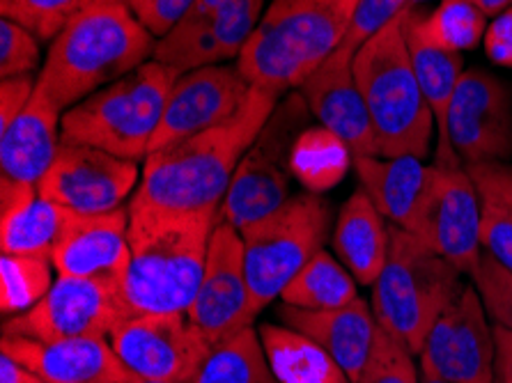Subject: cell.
<instances>
[{
    "mask_svg": "<svg viewBox=\"0 0 512 383\" xmlns=\"http://www.w3.org/2000/svg\"><path fill=\"white\" fill-rule=\"evenodd\" d=\"M278 97L251 90L235 117L147 154L129 205L164 211H219L244 154L276 111Z\"/></svg>",
    "mask_w": 512,
    "mask_h": 383,
    "instance_id": "1",
    "label": "cell"
},
{
    "mask_svg": "<svg viewBox=\"0 0 512 383\" xmlns=\"http://www.w3.org/2000/svg\"><path fill=\"white\" fill-rule=\"evenodd\" d=\"M219 211L129 205V267L120 280L129 317L186 312L203 278Z\"/></svg>",
    "mask_w": 512,
    "mask_h": 383,
    "instance_id": "2",
    "label": "cell"
},
{
    "mask_svg": "<svg viewBox=\"0 0 512 383\" xmlns=\"http://www.w3.org/2000/svg\"><path fill=\"white\" fill-rule=\"evenodd\" d=\"M154 37L124 0L90 3L60 30L37 90L62 113L154 58Z\"/></svg>",
    "mask_w": 512,
    "mask_h": 383,
    "instance_id": "3",
    "label": "cell"
},
{
    "mask_svg": "<svg viewBox=\"0 0 512 383\" xmlns=\"http://www.w3.org/2000/svg\"><path fill=\"white\" fill-rule=\"evenodd\" d=\"M359 0H271L237 67L255 88L299 90L340 49Z\"/></svg>",
    "mask_w": 512,
    "mask_h": 383,
    "instance_id": "4",
    "label": "cell"
},
{
    "mask_svg": "<svg viewBox=\"0 0 512 383\" xmlns=\"http://www.w3.org/2000/svg\"><path fill=\"white\" fill-rule=\"evenodd\" d=\"M402 17L370 37L354 56V78L370 113L379 156L398 159L430 154L434 115L411 67Z\"/></svg>",
    "mask_w": 512,
    "mask_h": 383,
    "instance_id": "5",
    "label": "cell"
},
{
    "mask_svg": "<svg viewBox=\"0 0 512 383\" xmlns=\"http://www.w3.org/2000/svg\"><path fill=\"white\" fill-rule=\"evenodd\" d=\"M180 76L164 62L147 60L65 111L62 143L95 147L129 161L147 159L170 90Z\"/></svg>",
    "mask_w": 512,
    "mask_h": 383,
    "instance_id": "6",
    "label": "cell"
},
{
    "mask_svg": "<svg viewBox=\"0 0 512 383\" xmlns=\"http://www.w3.org/2000/svg\"><path fill=\"white\" fill-rule=\"evenodd\" d=\"M462 271L414 234L391 225V248L377 283L372 312L377 324L418 356L430 328L462 292Z\"/></svg>",
    "mask_w": 512,
    "mask_h": 383,
    "instance_id": "7",
    "label": "cell"
},
{
    "mask_svg": "<svg viewBox=\"0 0 512 383\" xmlns=\"http://www.w3.org/2000/svg\"><path fill=\"white\" fill-rule=\"evenodd\" d=\"M331 225V207L320 193L294 195L239 232L244 241L253 315L283 294L287 283L320 253Z\"/></svg>",
    "mask_w": 512,
    "mask_h": 383,
    "instance_id": "8",
    "label": "cell"
},
{
    "mask_svg": "<svg viewBox=\"0 0 512 383\" xmlns=\"http://www.w3.org/2000/svg\"><path fill=\"white\" fill-rule=\"evenodd\" d=\"M306 108L304 97L299 95L278 106L269 117L258 140L239 161L226 200L219 209V223H228L242 232L246 225L260 221L290 200V161Z\"/></svg>",
    "mask_w": 512,
    "mask_h": 383,
    "instance_id": "9",
    "label": "cell"
},
{
    "mask_svg": "<svg viewBox=\"0 0 512 383\" xmlns=\"http://www.w3.org/2000/svg\"><path fill=\"white\" fill-rule=\"evenodd\" d=\"M127 319L120 280L58 276L37 306L5 319L3 338L37 342L111 338Z\"/></svg>",
    "mask_w": 512,
    "mask_h": 383,
    "instance_id": "10",
    "label": "cell"
},
{
    "mask_svg": "<svg viewBox=\"0 0 512 383\" xmlns=\"http://www.w3.org/2000/svg\"><path fill=\"white\" fill-rule=\"evenodd\" d=\"M108 340L134 377L157 383H189L214 349L186 312L129 317Z\"/></svg>",
    "mask_w": 512,
    "mask_h": 383,
    "instance_id": "11",
    "label": "cell"
},
{
    "mask_svg": "<svg viewBox=\"0 0 512 383\" xmlns=\"http://www.w3.org/2000/svg\"><path fill=\"white\" fill-rule=\"evenodd\" d=\"M421 372L451 383H499L496 338L483 301L473 285H464L457 299L430 328L423 342Z\"/></svg>",
    "mask_w": 512,
    "mask_h": 383,
    "instance_id": "12",
    "label": "cell"
},
{
    "mask_svg": "<svg viewBox=\"0 0 512 383\" xmlns=\"http://www.w3.org/2000/svg\"><path fill=\"white\" fill-rule=\"evenodd\" d=\"M138 177L136 161L95 147L60 143L56 161L37 191L74 214H108L124 207V200L141 184Z\"/></svg>",
    "mask_w": 512,
    "mask_h": 383,
    "instance_id": "13",
    "label": "cell"
},
{
    "mask_svg": "<svg viewBox=\"0 0 512 383\" xmlns=\"http://www.w3.org/2000/svg\"><path fill=\"white\" fill-rule=\"evenodd\" d=\"M448 138L464 166L512 156V95L485 69L462 74L448 111Z\"/></svg>",
    "mask_w": 512,
    "mask_h": 383,
    "instance_id": "14",
    "label": "cell"
},
{
    "mask_svg": "<svg viewBox=\"0 0 512 383\" xmlns=\"http://www.w3.org/2000/svg\"><path fill=\"white\" fill-rule=\"evenodd\" d=\"M186 315L214 345L253 326L244 241L228 223H219L212 232L203 278Z\"/></svg>",
    "mask_w": 512,
    "mask_h": 383,
    "instance_id": "15",
    "label": "cell"
},
{
    "mask_svg": "<svg viewBox=\"0 0 512 383\" xmlns=\"http://www.w3.org/2000/svg\"><path fill=\"white\" fill-rule=\"evenodd\" d=\"M418 239L437 250L462 273L471 276V271L476 269L483 253L480 191L467 166L444 168L434 163Z\"/></svg>",
    "mask_w": 512,
    "mask_h": 383,
    "instance_id": "16",
    "label": "cell"
},
{
    "mask_svg": "<svg viewBox=\"0 0 512 383\" xmlns=\"http://www.w3.org/2000/svg\"><path fill=\"white\" fill-rule=\"evenodd\" d=\"M251 90L253 85L237 65H209L182 74L170 90L150 154L228 122L239 113Z\"/></svg>",
    "mask_w": 512,
    "mask_h": 383,
    "instance_id": "17",
    "label": "cell"
},
{
    "mask_svg": "<svg viewBox=\"0 0 512 383\" xmlns=\"http://www.w3.org/2000/svg\"><path fill=\"white\" fill-rule=\"evenodd\" d=\"M299 95L322 127L349 147L354 159L379 156L366 101L354 78V56L338 49L301 83Z\"/></svg>",
    "mask_w": 512,
    "mask_h": 383,
    "instance_id": "18",
    "label": "cell"
},
{
    "mask_svg": "<svg viewBox=\"0 0 512 383\" xmlns=\"http://www.w3.org/2000/svg\"><path fill=\"white\" fill-rule=\"evenodd\" d=\"M129 207L108 214H69L51 262L58 276L122 280L129 267Z\"/></svg>",
    "mask_w": 512,
    "mask_h": 383,
    "instance_id": "19",
    "label": "cell"
},
{
    "mask_svg": "<svg viewBox=\"0 0 512 383\" xmlns=\"http://www.w3.org/2000/svg\"><path fill=\"white\" fill-rule=\"evenodd\" d=\"M0 347L44 383H129L134 377L106 338H3Z\"/></svg>",
    "mask_w": 512,
    "mask_h": 383,
    "instance_id": "20",
    "label": "cell"
},
{
    "mask_svg": "<svg viewBox=\"0 0 512 383\" xmlns=\"http://www.w3.org/2000/svg\"><path fill=\"white\" fill-rule=\"evenodd\" d=\"M265 0H239L221 17L203 23L182 21L173 33L159 39L154 58L177 69L180 74L193 69L223 65L242 56L248 37L260 23Z\"/></svg>",
    "mask_w": 512,
    "mask_h": 383,
    "instance_id": "21",
    "label": "cell"
},
{
    "mask_svg": "<svg viewBox=\"0 0 512 383\" xmlns=\"http://www.w3.org/2000/svg\"><path fill=\"white\" fill-rule=\"evenodd\" d=\"M402 33L407 39L418 85L428 101L434 122H437V166H462L460 156L455 154L451 138H448V111H451L457 83L464 74L462 53L446 49L444 44L437 42L425 21V12H418L416 7H411L402 17Z\"/></svg>",
    "mask_w": 512,
    "mask_h": 383,
    "instance_id": "22",
    "label": "cell"
},
{
    "mask_svg": "<svg viewBox=\"0 0 512 383\" xmlns=\"http://www.w3.org/2000/svg\"><path fill=\"white\" fill-rule=\"evenodd\" d=\"M278 317L317 342L336 361L352 383L359 381L366 367L372 345L377 338V317L363 299H356L343 308L331 310H301L292 306L278 308Z\"/></svg>",
    "mask_w": 512,
    "mask_h": 383,
    "instance_id": "23",
    "label": "cell"
},
{
    "mask_svg": "<svg viewBox=\"0 0 512 383\" xmlns=\"http://www.w3.org/2000/svg\"><path fill=\"white\" fill-rule=\"evenodd\" d=\"M354 168L361 191L372 200L379 214L395 228L418 237L432 166H423L416 156H398V159L361 156L354 159Z\"/></svg>",
    "mask_w": 512,
    "mask_h": 383,
    "instance_id": "24",
    "label": "cell"
},
{
    "mask_svg": "<svg viewBox=\"0 0 512 383\" xmlns=\"http://www.w3.org/2000/svg\"><path fill=\"white\" fill-rule=\"evenodd\" d=\"M69 214L40 195L35 184L0 179V246L5 255L51 257Z\"/></svg>",
    "mask_w": 512,
    "mask_h": 383,
    "instance_id": "25",
    "label": "cell"
},
{
    "mask_svg": "<svg viewBox=\"0 0 512 383\" xmlns=\"http://www.w3.org/2000/svg\"><path fill=\"white\" fill-rule=\"evenodd\" d=\"M62 113L40 90L7 131L0 134L3 177L40 186L62 143Z\"/></svg>",
    "mask_w": 512,
    "mask_h": 383,
    "instance_id": "26",
    "label": "cell"
},
{
    "mask_svg": "<svg viewBox=\"0 0 512 383\" xmlns=\"http://www.w3.org/2000/svg\"><path fill=\"white\" fill-rule=\"evenodd\" d=\"M333 248L359 285H375L391 248V223L361 189L349 195L333 228Z\"/></svg>",
    "mask_w": 512,
    "mask_h": 383,
    "instance_id": "27",
    "label": "cell"
},
{
    "mask_svg": "<svg viewBox=\"0 0 512 383\" xmlns=\"http://www.w3.org/2000/svg\"><path fill=\"white\" fill-rule=\"evenodd\" d=\"M260 340L278 383H352L327 349L290 326L262 324Z\"/></svg>",
    "mask_w": 512,
    "mask_h": 383,
    "instance_id": "28",
    "label": "cell"
},
{
    "mask_svg": "<svg viewBox=\"0 0 512 383\" xmlns=\"http://www.w3.org/2000/svg\"><path fill=\"white\" fill-rule=\"evenodd\" d=\"M359 299L356 280L343 262L320 250L283 289L281 301L285 306L301 310H331L343 308Z\"/></svg>",
    "mask_w": 512,
    "mask_h": 383,
    "instance_id": "29",
    "label": "cell"
},
{
    "mask_svg": "<svg viewBox=\"0 0 512 383\" xmlns=\"http://www.w3.org/2000/svg\"><path fill=\"white\" fill-rule=\"evenodd\" d=\"M189 383H278L267 361L260 333L246 326L209 351Z\"/></svg>",
    "mask_w": 512,
    "mask_h": 383,
    "instance_id": "30",
    "label": "cell"
},
{
    "mask_svg": "<svg viewBox=\"0 0 512 383\" xmlns=\"http://www.w3.org/2000/svg\"><path fill=\"white\" fill-rule=\"evenodd\" d=\"M349 156H352L349 147L331 131H308L294 143L290 168L310 191L320 193L343 179L349 166Z\"/></svg>",
    "mask_w": 512,
    "mask_h": 383,
    "instance_id": "31",
    "label": "cell"
},
{
    "mask_svg": "<svg viewBox=\"0 0 512 383\" xmlns=\"http://www.w3.org/2000/svg\"><path fill=\"white\" fill-rule=\"evenodd\" d=\"M53 262L44 255H5L0 260V310L5 317L21 315L49 292Z\"/></svg>",
    "mask_w": 512,
    "mask_h": 383,
    "instance_id": "32",
    "label": "cell"
},
{
    "mask_svg": "<svg viewBox=\"0 0 512 383\" xmlns=\"http://www.w3.org/2000/svg\"><path fill=\"white\" fill-rule=\"evenodd\" d=\"M430 33L451 51H469L485 39L487 17L469 0H441L439 7L425 14Z\"/></svg>",
    "mask_w": 512,
    "mask_h": 383,
    "instance_id": "33",
    "label": "cell"
},
{
    "mask_svg": "<svg viewBox=\"0 0 512 383\" xmlns=\"http://www.w3.org/2000/svg\"><path fill=\"white\" fill-rule=\"evenodd\" d=\"M356 383H421V367H416L405 342L379 326L368 363Z\"/></svg>",
    "mask_w": 512,
    "mask_h": 383,
    "instance_id": "34",
    "label": "cell"
},
{
    "mask_svg": "<svg viewBox=\"0 0 512 383\" xmlns=\"http://www.w3.org/2000/svg\"><path fill=\"white\" fill-rule=\"evenodd\" d=\"M85 7V0H0L3 17L19 21L37 39H56Z\"/></svg>",
    "mask_w": 512,
    "mask_h": 383,
    "instance_id": "35",
    "label": "cell"
},
{
    "mask_svg": "<svg viewBox=\"0 0 512 383\" xmlns=\"http://www.w3.org/2000/svg\"><path fill=\"white\" fill-rule=\"evenodd\" d=\"M471 285L476 287L494 326L512 331V271L483 250L476 269L471 271Z\"/></svg>",
    "mask_w": 512,
    "mask_h": 383,
    "instance_id": "36",
    "label": "cell"
},
{
    "mask_svg": "<svg viewBox=\"0 0 512 383\" xmlns=\"http://www.w3.org/2000/svg\"><path fill=\"white\" fill-rule=\"evenodd\" d=\"M480 191V246L512 271V209L492 191Z\"/></svg>",
    "mask_w": 512,
    "mask_h": 383,
    "instance_id": "37",
    "label": "cell"
},
{
    "mask_svg": "<svg viewBox=\"0 0 512 383\" xmlns=\"http://www.w3.org/2000/svg\"><path fill=\"white\" fill-rule=\"evenodd\" d=\"M40 65V39L19 21H0V76H28Z\"/></svg>",
    "mask_w": 512,
    "mask_h": 383,
    "instance_id": "38",
    "label": "cell"
},
{
    "mask_svg": "<svg viewBox=\"0 0 512 383\" xmlns=\"http://www.w3.org/2000/svg\"><path fill=\"white\" fill-rule=\"evenodd\" d=\"M411 7H414L411 0H359L352 26H349L340 49L356 56V51H359L370 37H375L379 30L389 26L391 21L411 10Z\"/></svg>",
    "mask_w": 512,
    "mask_h": 383,
    "instance_id": "39",
    "label": "cell"
},
{
    "mask_svg": "<svg viewBox=\"0 0 512 383\" xmlns=\"http://www.w3.org/2000/svg\"><path fill=\"white\" fill-rule=\"evenodd\" d=\"M152 37L164 39L180 26L196 0H124Z\"/></svg>",
    "mask_w": 512,
    "mask_h": 383,
    "instance_id": "40",
    "label": "cell"
},
{
    "mask_svg": "<svg viewBox=\"0 0 512 383\" xmlns=\"http://www.w3.org/2000/svg\"><path fill=\"white\" fill-rule=\"evenodd\" d=\"M35 88L37 78H33V74L0 81V134L7 131V127L23 113V108L35 95Z\"/></svg>",
    "mask_w": 512,
    "mask_h": 383,
    "instance_id": "41",
    "label": "cell"
},
{
    "mask_svg": "<svg viewBox=\"0 0 512 383\" xmlns=\"http://www.w3.org/2000/svg\"><path fill=\"white\" fill-rule=\"evenodd\" d=\"M469 175L476 182L478 189L492 191L494 195L506 202L512 209V166L506 161L494 163H476V166H467Z\"/></svg>",
    "mask_w": 512,
    "mask_h": 383,
    "instance_id": "42",
    "label": "cell"
},
{
    "mask_svg": "<svg viewBox=\"0 0 512 383\" xmlns=\"http://www.w3.org/2000/svg\"><path fill=\"white\" fill-rule=\"evenodd\" d=\"M485 53L494 65L512 67V7L501 12L485 30Z\"/></svg>",
    "mask_w": 512,
    "mask_h": 383,
    "instance_id": "43",
    "label": "cell"
},
{
    "mask_svg": "<svg viewBox=\"0 0 512 383\" xmlns=\"http://www.w3.org/2000/svg\"><path fill=\"white\" fill-rule=\"evenodd\" d=\"M496 338V379L499 383H512V331L494 326Z\"/></svg>",
    "mask_w": 512,
    "mask_h": 383,
    "instance_id": "44",
    "label": "cell"
},
{
    "mask_svg": "<svg viewBox=\"0 0 512 383\" xmlns=\"http://www.w3.org/2000/svg\"><path fill=\"white\" fill-rule=\"evenodd\" d=\"M239 0H196L191 7V12L186 14V23H203L209 19L221 17L230 7H235Z\"/></svg>",
    "mask_w": 512,
    "mask_h": 383,
    "instance_id": "45",
    "label": "cell"
},
{
    "mask_svg": "<svg viewBox=\"0 0 512 383\" xmlns=\"http://www.w3.org/2000/svg\"><path fill=\"white\" fill-rule=\"evenodd\" d=\"M478 7L480 12H485V17H499L501 12H506L512 7V0H469Z\"/></svg>",
    "mask_w": 512,
    "mask_h": 383,
    "instance_id": "46",
    "label": "cell"
},
{
    "mask_svg": "<svg viewBox=\"0 0 512 383\" xmlns=\"http://www.w3.org/2000/svg\"><path fill=\"white\" fill-rule=\"evenodd\" d=\"M421 383H451V381H444V379L430 377V374H423V372H421Z\"/></svg>",
    "mask_w": 512,
    "mask_h": 383,
    "instance_id": "47",
    "label": "cell"
},
{
    "mask_svg": "<svg viewBox=\"0 0 512 383\" xmlns=\"http://www.w3.org/2000/svg\"><path fill=\"white\" fill-rule=\"evenodd\" d=\"M129 383H157V381H147V379H143V377H131Z\"/></svg>",
    "mask_w": 512,
    "mask_h": 383,
    "instance_id": "48",
    "label": "cell"
},
{
    "mask_svg": "<svg viewBox=\"0 0 512 383\" xmlns=\"http://www.w3.org/2000/svg\"><path fill=\"white\" fill-rule=\"evenodd\" d=\"M30 383H44L40 377H37V374H35V377H33V381H30Z\"/></svg>",
    "mask_w": 512,
    "mask_h": 383,
    "instance_id": "49",
    "label": "cell"
},
{
    "mask_svg": "<svg viewBox=\"0 0 512 383\" xmlns=\"http://www.w3.org/2000/svg\"><path fill=\"white\" fill-rule=\"evenodd\" d=\"M90 3H102V0H85V5H90Z\"/></svg>",
    "mask_w": 512,
    "mask_h": 383,
    "instance_id": "50",
    "label": "cell"
},
{
    "mask_svg": "<svg viewBox=\"0 0 512 383\" xmlns=\"http://www.w3.org/2000/svg\"><path fill=\"white\" fill-rule=\"evenodd\" d=\"M416 3H423V0H411V5H414V7H416Z\"/></svg>",
    "mask_w": 512,
    "mask_h": 383,
    "instance_id": "51",
    "label": "cell"
}]
</instances>
